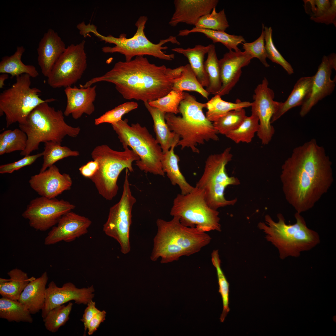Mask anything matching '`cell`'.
I'll use <instances>...</instances> for the list:
<instances>
[{
    "mask_svg": "<svg viewBox=\"0 0 336 336\" xmlns=\"http://www.w3.org/2000/svg\"><path fill=\"white\" fill-rule=\"evenodd\" d=\"M280 175L287 202L301 213L312 208L332 185V162L324 148L312 139L293 150Z\"/></svg>",
    "mask_w": 336,
    "mask_h": 336,
    "instance_id": "1",
    "label": "cell"
},
{
    "mask_svg": "<svg viewBox=\"0 0 336 336\" xmlns=\"http://www.w3.org/2000/svg\"><path fill=\"white\" fill-rule=\"evenodd\" d=\"M177 78L173 69L156 65L143 56H137L129 61L118 62L104 74L91 79L81 86L85 88L97 82H107L114 84L126 99L148 102L169 93Z\"/></svg>",
    "mask_w": 336,
    "mask_h": 336,
    "instance_id": "2",
    "label": "cell"
},
{
    "mask_svg": "<svg viewBox=\"0 0 336 336\" xmlns=\"http://www.w3.org/2000/svg\"><path fill=\"white\" fill-rule=\"evenodd\" d=\"M156 225L157 231L150 256L153 261L159 258L162 264L177 261L199 252L211 240L206 232L183 225L177 217L169 221L158 219Z\"/></svg>",
    "mask_w": 336,
    "mask_h": 336,
    "instance_id": "3",
    "label": "cell"
},
{
    "mask_svg": "<svg viewBox=\"0 0 336 336\" xmlns=\"http://www.w3.org/2000/svg\"><path fill=\"white\" fill-rule=\"evenodd\" d=\"M206 107V103L198 101L194 96L184 92L179 107L181 116L166 114L165 120L170 130L181 138L176 146H180L181 149L190 148L193 152L199 153L198 144H203L210 140H219L218 132L203 113V109Z\"/></svg>",
    "mask_w": 336,
    "mask_h": 336,
    "instance_id": "4",
    "label": "cell"
},
{
    "mask_svg": "<svg viewBox=\"0 0 336 336\" xmlns=\"http://www.w3.org/2000/svg\"><path fill=\"white\" fill-rule=\"evenodd\" d=\"M48 103L38 105L24 123L19 124V128L26 134L28 138L26 147L21 152V156L29 155L38 149L41 142H53L61 144L65 136L74 138L79 134L80 128L68 125L64 120L62 111L56 110Z\"/></svg>",
    "mask_w": 336,
    "mask_h": 336,
    "instance_id": "5",
    "label": "cell"
},
{
    "mask_svg": "<svg viewBox=\"0 0 336 336\" xmlns=\"http://www.w3.org/2000/svg\"><path fill=\"white\" fill-rule=\"evenodd\" d=\"M278 221L275 222L268 215L265 217L267 225L259 222L258 226L266 234L267 240L278 250L280 257L284 259L289 256L298 257L302 251L313 248L320 242L318 233L307 226L301 213L295 214L296 222L287 224L281 213L277 215Z\"/></svg>",
    "mask_w": 336,
    "mask_h": 336,
    "instance_id": "6",
    "label": "cell"
},
{
    "mask_svg": "<svg viewBox=\"0 0 336 336\" xmlns=\"http://www.w3.org/2000/svg\"><path fill=\"white\" fill-rule=\"evenodd\" d=\"M123 148L130 147L140 157L135 164L141 171L164 176L161 160L163 154L160 146L147 128L138 123L128 124L127 119L111 124Z\"/></svg>",
    "mask_w": 336,
    "mask_h": 336,
    "instance_id": "7",
    "label": "cell"
},
{
    "mask_svg": "<svg viewBox=\"0 0 336 336\" xmlns=\"http://www.w3.org/2000/svg\"><path fill=\"white\" fill-rule=\"evenodd\" d=\"M123 151H118L106 144L96 147L91 156L97 161L99 168L90 179L95 184L99 194L106 200H112L117 195L118 177L125 169L133 172L132 164L140 157L128 147Z\"/></svg>",
    "mask_w": 336,
    "mask_h": 336,
    "instance_id": "8",
    "label": "cell"
},
{
    "mask_svg": "<svg viewBox=\"0 0 336 336\" xmlns=\"http://www.w3.org/2000/svg\"><path fill=\"white\" fill-rule=\"evenodd\" d=\"M147 20L146 16H140L135 24L137 28L136 33L132 37L129 38H127L126 35L124 33L121 34L119 37L111 35L104 36L100 34L96 29L93 30L92 33L101 41L115 44L114 47H103L102 50L103 52L119 53L124 55L126 61H131L134 57L145 55L166 60H172L175 58V55L165 54L162 50L168 49V47L163 45L168 42L178 45L180 43L175 36H173L160 40L157 44L152 42L147 37L144 33L145 25Z\"/></svg>",
    "mask_w": 336,
    "mask_h": 336,
    "instance_id": "9",
    "label": "cell"
},
{
    "mask_svg": "<svg viewBox=\"0 0 336 336\" xmlns=\"http://www.w3.org/2000/svg\"><path fill=\"white\" fill-rule=\"evenodd\" d=\"M231 150V147H228L220 153L211 154L208 156L205 161L203 173L195 186L203 190L207 204L215 210L233 205L237 201L236 198L227 200L224 196L225 189L228 186L240 184L237 178L229 176L226 172V166L233 157Z\"/></svg>",
    "mask_w": 336,
    "mask_h": 336,
    "instance_id": "10",
    "label": "cell"
},
{
    "mask_svg": "<svg viewBox=\"0 0 336 336\" xmlns=\"http://www.w3.org/2000/svg\"><path fill=\"white\" fill-rule=\"evenodd\" d=\"M31 77L24 74L16 77L12 86L0 94V115L5 116L7 128L13 124L24 123L29 114L38 105L54 101L50 98L44 100L40 97L41 91L31 87Z\"/></svg>",
    "mask_w": 336,
    "mask_h": 336,
    "instance_id": "11",
    "label": "cell"
},
{
    "mask_svg": "<svg viewBox=\"0 0 336 336\" xmlns=\"http://www.w3.org/2000/svg\"><path fill=\"white\" fill-rule=\"evenodd\" d=\"M170 215L179 218L184 226L196 227L204 232L221 231L219 212L207 204L203 190L196 187L191 192L178 194L174 199Z\"/></svg>",
    "mask_w": 336,
    "mask_h": 336,
    "instance_id": "12",
    "label": "cell"
},
{
    "mask_svg": "<svg viewBox=\"0 0 336 336\" xmlns=\"http://www.w3.org/2000/svg\"><path fill=\"white\" fill-rule=\"evenodd\" d=\"M128 174V170L126 169L122 195L118 202L110 208L107 220L103 226L104 232L117 241L124 254L128 253L131 249L129 235L132 210L136 202L131 191Z\"/></svg>",
    "mask_w": 336,
    "mask_h": 336,
    "instance_id": "13",
    "label": "cell"
},
{
    "mask_svg": "<svg viewBox=\"0 0 336 336\" xmlns=\"http://www.w3.org/2000/svg\"><path fill=\"white\" fill-rule=\"evenodd\" d=\"M85 41L66 47L47 77L49 85L54 88L71 86L79 80L86 70L87 56Z\"/></svg>",
    "mask_w": 336,
    "mask_h": 336,
    "instance_id": "14",
    "label": "cell"
},
{
    "mask_svg": "<svg viewBox=\"0 0 336 336\" xmlns=\"http://www.w3.org/2000/svg\"><path fill=\"white\" fill-rule=\"evenodd\" d=\"M75 206L68 201L44 197L32 199L22 214L30 226L35 230L45 231L54 226L65 214Z\"/></svg>",
    "mask_w": 336,
    "mask_h": 336,
    "instance_id": "15",
    "label": "cell"
},
{
    "mask_svg": "<svg viewBox=\"0 0 336 336\" xmlns=\"http://www.w3.org/2000/svg\"><path fill=\"white\" fill-rule=\"evenodd\" d=\"M268 82L264 77L255 88L252 102L251 114L259 118V127L257 135L264 145L268 144L275 133L271 124L273 115L278 110L281 102L274 100V93L268 86Z\"/></svg>",
    "mask_w": 336,
    "mask_h": 336,
    "instance_id": "16",
    "label": "cell"
},
{
    "mask_svg": "<svg viewBox=\"0 0 336 336\" xmlns=\"http://www.w3.org/2000/svg\"><path fill=\"white\" fill-rule=\"evenodd\" d=\"M94 292L93 285L78 288L72 283L68 282L62 287H58L54 281H52L45 290L41 316L44 319L53 309L71 301L74 300L78 304L87 305L94 297Z\"/></svg>",
    "mask_w": 336,
    "mask_h": 336,
    "instance_id": "17",
    "label": "cell"
},
{
    "mask_svg": "<svg viewBox=\"0 0 336 336\" xmlns=\"http://www.w3.org/2000/svg\"><path fill=\"white\" fill-rule=\"evenodd\" d=\"M336 68V55L332 53L323 57L314 79L310 96L301 105L300 115L303 117L320 100L330 95L335 86V81L331 79L332 70Z\"/></svg>",
    "mask_w": 336,
    "mask_h": 336,
    "instance_id": "18",
    "label": "cell"
},
{
    "mask_svg": "<svg viewBox=\"0 0 336 336\" xmlns=\"http://www.w3.org/2000/svg\"><path fill=\"white\" fill-rule=\"evenodd\" d=\"M29 183L31 188L40 196L53 198L70 190L72 181L69 174L61 173L58 167L54 165L31 176Z\"/></svg>",
    "mask_w": 336,
    "mask_h": 336,
    "instance_id": "19",
    "label": "cell"
},
{
    "mask_svg": "<svg viewBox=\"0 0 336 336\" xmlns=\"http://www.w3.org/2000/svg\"><path fill=\"white\" fill-rule=\"evenodd\" d=\"M91 224L88 218L72 211L64 215L52 227L44 239L46 245L61 241L69 242L86 234Z\"/></svg>",
    "mask_w": 336,
    "mask_h": 336,
    "instance_id": "20",
    "label": "cell"
},
{
    "mask_svg": "<svg viewBox=\"0 0 336 336\" xmlns=\"http://www.w3.org/2000/svg\"><path fill=\"white\" fill-rule=\"evenodd\" d=\"M253 58L248 53L232 50L224 54L219 60L222 86L218 93L221 96L228 94L239 81L242 68Z\"/></svg>",
    "mask_w": 336,
    "mask_h": 336,
    "instance_id": "21",
    "label": "cell"
},
{
    "mask_svg": "<svg viewBox=\"0 0 336 336\" xmlns=\"http://www.w3.org/2000/svg\"><path fill=\"white\" fill-rule=\"evenodd\" d=\"M218 0H175V11L169 24L175 27L180 23L194 26L204 15L216 7Z\"/></svg>",
    "mask_w": 336,
    "mask_h": 336,
    "instance_id": "22",
    "label": "cell"
},
{
    "mask_svg": "<svg viewBox=\"0 0 336 336\" xmlns=\"http://www.w3.org/2000/svg\"><path fill=\"white\" fill-rule=\"evenodd\" d=\"M66 48L63 41L54 30L50 28L44 34L39 42L37 52L38 64L44 77H48Z\"/></svg>",
    "mask_w": 336,
    "mask_h": 336,
    "instance_id": "23",
    "label": "cell"
},
{
    "mask_svg": "<svg viewBox=\"0 0 336 336\" xmlns=\"http://www.w3.org/2000/svg\"><path fill=\"white\" fill-rule=\"evenodd\" d=\"M96 85L86 88L76 86L66 87L64 91L67 104L64 115L71 114L73 119H77L84 114H92L95 110L94 102L96 97Z\"/></svg>",
    "mask_w": 336,
    "mask_h": 336,
    "instance_id": "24",
    "label": "cell"
},
{
    "mask_svg": "<svg viewBox=\"0 0 336 336\" xmlns=\"http://www.w3.org/2000/svg\"><path fill=\"white\" fill-rule=\"evenodd\" d=\"M48 280L47 273L44 272L37 278L30 281L20 295L18 301L22 304L31 314L42 309L45 299L46 286Z\"/></svg>",
    "mask_w": 336,
    "mask_h": 336,
    "instance_id": "25",
    "label": "cell"
},
{
    "mask_svg": "<svg viewBox=\"0 0 336 336\" xmlns=\"http://www.w3.org/2000/svg\"><path fill=\"white\" fill-rule=\"evenodd\" d=\"M144 103L153 120L156 139L160 144L163 154H165L170 150L174 144H177L180 138L169 128L165 120L166 113L150 106L148 102Z\"/></svg>",
    "mask_w": 336,
    "mask_h": 336,
    "instance_id": "26",
    "label": "cell"
},
{
    "mask_svg": "<svg viewBox=\"0 0 336 336\" xmlns=\"http://www.w3.org/2000/svg\"><path fill=\"white\" fill-rule=\"evenodd\" d=\"M314 76L303 77L296 83L293 89L287 100L281 102L277 111L273 115L271 120L273 123L292 108L302 105L307 100L310 94Z\"/></svg>",
    "mask_w": 336,
    "mask_h": 336,
    "instance_id": "27",
    "label": "cell"
},
{
    "mask_svg": "<svg viewBox=\"0 0 336 336\" xmlns=\"http://www.w3.org/2000/svg\"><path fill=\"white\" fill-rule=\"evenodd\" d=\"M177 144H174L168 152L163 154L161 160L162 167L171 184L177 185L181 190V194H186L193 191L195 187L187 181L180 170L178 165L180 157L174 152V148Z\"/></svg>",
    "mask_w": 336,
    "mask_h": 336,
    "instance_id": "28",
    "label": "cell"
},
{
    "mask_svg": "<svg viewBox=\"0 0 336 336\" xmlns=\"http://www.w3.org/2000/svg\"><path fill=\"white\" fill-rule=\"evenodd\" d=\"M210 44L204 46L200 44L195 45L192 48L184 49L175 48L172 49V51L181 54L186 57L189 64L198 81L203 87L208 86V77L204 68V58L207 54Z\"/></svg>",
    "mask_w": 336,
    "mask_h": 336,
    "instance_id": "29",
    "label": "cell"
},
{
    "mask_svg": "<svg viewBox=\"0 0 336 336\" xmlns=\"http://www.w3.org/2000/svg\"><path fill=\"white\" fill-rule=\"evenodd\" d=\"M7 274L10 279L0 278V294L2 297L18 301L26 287L35 278H29L26 273L16 268Z\"/></svg>",
    "mask_w": 336,
    "mask_h": 336,
    "instance_id": "30",
    "label": "cell"
},
{
    "mask_svg": "<svg viewBox=\"0 0 336 336\" xmlns=\"http://www.w3.org/2000/svg\"><path fill=\"white\" fill-rule=\"evenodd\" d=\"M25 50L23 46H18L13 55L3 57L0 62V73L10 74L12 77L24 74L33 78L37 77L39 73L35 67L32 65H26L21 61Z\"/></svg>",
    "mask_w": 336,
    "mask_h": 336,
    "instance_id": "31",
    "label": "cell"
},
{
    "mask_svg": "<svg viewBox=\"0 0 336 336\" xmlns=\"http://www.w3.org/2000/svg\"><path fill=\"white\" fill-rule=\"evenodd\" d=\"M193 33H200L212 40L213 43L220 42L223 44L229 50H234L238 51L240 50L238 46L245 42L243 37L241 35H231L225 31L205 29L194 27L190 30L184 29L179 31V36H186Z\"/></svg>",
    "mask_w": 336,
    "mask_h": 336,
    "instance_id": "32",
    "label": "cell"
},
{
    "mask_svg": "<svg viewBox=\"0 0 336 336\" xmlns=\"http://www.w3.org/2000/svg\"><path fill=\"white\" fill-rule=\"evenodd\" d=\"M206 103V116L211 122H214L231 110L250 107L252 103L237 100L235 103L225 101L218 94L215 95Z\"/></svg>",
    "mask_w": 336,
    "mask_h": 336,
    "instance_id": "33",
    "label": "cell"
},
{
    "mask_svg": "<svg viewBox=\"0 0 336 336\" xmlns=\"http://www.w3.org/2000/svg\"><path fill=\"white\" fill-rule=\"evenodd\" d=\"M31 314L25 306L18 301L3 297L0 299V318L9 322H21L31 323Z\"/></svg>",
    "mask_w": 336,
    "mask_h": 336,
    "instance_id": "34",
    "label": "cell"
},
{
    "mask_svg": "<svg viewBox=\"0 0 336 336\" xmlns=\"http://www.w3.org/2000/svg\"><path fill=\"white\" fill-rule=\"evenodd\" d=\"M207 54V59L204 62V68L208 77L209 84L205 89L209 94L215 95L220 91L222 83L219 60L214 44H210Z\"/></svg>",
    "mask_w": 336,
    "mask_h": 336,
    "instance_id": "35",
    "label": "cell"
},
{
    "mask_svg": "<svg viewBox=\"0 0 336 336\" xmlns=\"http://www.w3.org/2000/svg\"><path fill=\"white\" fill-rule=\"evenodd\" d=\"M42 153L43 162L40 172L44 171L64 158L79 155L78 151L72 150L66 146H61L60 143L53 142L44 143V150Z\"/></svg>",
    "mask_w": 336,
    "mask_h": 336,
    "instance_id": "36",
    "label": "cell"
},
{
    "mask_svg": "<svg viewBox=\"0 0 336 336\" xmlns=\"http://www.w3.org/2000/svg\"><path fill=\"white\" fill-rule=\"evenodd\" d=\"M172 90L195 91L207 100L210 94L200 83L189 64L183 66L181 76L174 80Z\"/></svg>",
    "mask_w": 336,
    "mask_h": 336,
    "instance_id": "37",
    "label": "cell"
},
{
    "mask_svg": "<svg viewBox=\"0 0 336 336\" xmlns=\"http://www.w3.org/2000/svg\"><path fill=\"white\" fill-rule=\"evenodd\" d=\"M259 127L258 118L251 114L250 116H247L238 128L225 136L236 144L240 142L249 143L258 132Z\"/></svg>",
    "mask_w": 336,
    "mask_h": 336,
    "instance_id": "38",
    "label": "cell"
},
{
    "mask_svg": "<svg viewBox=\"0 0 336 336\" xmlns=\"http://www.w3.org/2000/svg\"><path fill=\"white\" fill-rule=\"evenodd\" d=\"M73 303L69 302L67 306L64 304L57 306L49 311L43 319L46 329L54 333L63 326L69 319V315L72 309Z\"/></svg>",
    "mask_w": 336,
    "mask_h": 336,
    "instance_id": "39",
    "label": "cell"
},
{
    "mask_svg": "<svg viewBox=\"0 0 336 336\" xmlns=\"http://www.w3.org/2000/svg\"><path fill=\"white\" fill-rule=\"evenodd\" d=\"M247 116L244 108L234 110L213 122V124L218 133L226 135L238 128Z\"/></svg>",
    "mask_w": 336,
    "mask_h": 336,
    "instance_id": "40",
    "label": "cell"
},
{
    "mask_svg": "<svg viewBox=\"0 0 336 336\" xmlns=\"http://www.w3.org/2000/svg\"><path fill=\"white\" fill-rule=\"evenodd\" d=\"M211 261L216 269L219 285V292L221 294L222 299L223 308L220 320L222 322H223L230 311L229 307V285L221 267V261L218 250H214L212 252Z\"/></svg>",
    "mask_w": 336,
    "mask_h": 336,
    "instance_id": "41",
    "label": "cell"
},
{
    "mask_svg": "<svg viewBox=\"0 0 336 336\" xmlns=\"http://www.w3.org/2000/svg\"><path fill=\"white\" fill-rule=\"evenodd\" d=\"M194 26L197 28L225 31L229 25L224 9L217 12L214 7L210 13L201 17Z\"/></svg>",
    "mask_w": 336,
    "mask_h": 336,
    "instance_id": "42",
    "label": "cell"
},
{
    "mask_svg": "<svg viewBox=\"0 0 336 336\" xmlns=\"http://www.w3.org/2000/svg\"><path fill=\"white\" fill-rule=\"evenodd\" d=\"M184 92L171 90L165 96L157 99L148 102L151 106L166 113L177 114L180 113L179 107L184 97Z\"/></svg>",
    "mask_w": 336,
    "mask_h": 336,
    "instance_id": "43",
    "label": "cell"
},
{
    "mask_svg": "<svg viewBox=\"0 0 336 336\" xmlns=\"http://www.w3.org/2000/svg\"><path fill=\"white\" fill-rule=\"evenodd\" d=\"M264 32L267 58L272 62L281 65L289 75L293 74L294 70L292 65L283 57L274 44L271 27L264 26Z\"/></svg>",
    "mask_w": 336,
    "mask_h": 336,
    "instance_id": "44",
    "label": "cell"
},
{
    "mask_svg": "<svg viewBox=\"0 0 336 336\" xmlns=\"http://www.w3.org/2000/svg\"><path fill=\"white\" fill-rule=\"evenodd\" d=\"M137 103L134 101L127 102L121 104L114 109L106 112L95 120L96 125L104 123L111 124L122 120V116L138 107Z\"/></svg>",
    "mask_w": 336,
    "mask_h": 336,
    "instance_id": "45",
    "label": "cell"
},
{
    "mask_svg": "<svg viewBox=\"0 0 336 336\" xmlns=\"http://www.w3.org/2000/svg\"><path fill=\"white\" fill-rule=\"evenodd\" d=\"M264 25L262 24V31L260 36L256 40L251 43L244 42L242 43L243 49L248 53L253 58H258L266 67L270 65L266 61L267 54L265 46Z\"/></svg>",
    "mask_w": 336,
    "mask_h": 336,
    "instance_id": "46",
    "label": "cell"
},
{
    "mask_svg": "<svg viewBox=\"0 0 336 336\" xmlns=\"http://www.w3.org/2000/svg\"><path fill=\"white\" fill-rule=\"evenodd\" d=\"M27 139L26 134L20 128L8 130L6 153L24 151L27 146Z\"/></svg>",
    "mask_w": 336,
    "mask_h": 336,
    "instance_id": "47",
    "label": "cell"
},
{
    "mask_svg": "<svg viewBox=\"0 0 336 336\" xmlns=\"http://www.w3.org/2000/svg\"><path fill=\"white\" fill-rule=\"evenodd\" d=\"M304 7L310 17H318L323 15L331 6L332 0H305Z\"/></svg>",
    "mask_w": 336,
    "mask_h": 336,
    "instance_id": "48",
    "label": "cell"
},
{
    "mask_svg": "<svg viewBox=\"0 0 336 336\" xmlns=\"http://www.w3.org/2000/svg\"><path fill=\"white\" fill-rule=\"evenodd\" d=\"M42 156V153L32 155H29L25 156L24 157L17 161L2 165L0 166V173L11 174L24 167L31 165Z\"/></svg>",
    "mask_w": 336,
    "mask_h": 336,
    "instance_id": "49",
    "label": "cell"
},
{
    "mask_svg": "<svg viewBox=\"0 0 336 336\" xmlns=\"http://www.w3.org/2000/svg\"><path fill=\"white\" fill-rule=\"evenodd\" d=\"M314 21L326 25L333 24L336 27V1L332 0L331 5L329 9L321 16L310 17Z\"/></svg>",
    "mask_w": 336,
    "mask_h": 336,
    "instance_id": "50",
    "label": "cell"
},
{
    "mask_svg": "<svg viewBox=\"0 0 336 336\" xmlns=\"http://www.w3.org/2000/svg\"><path fill=\"white\" fill-rule=\"evenodd\" d=\"M100 311L96 307V303L92 300L87 304V307L85 310L82 318L81 320L84 324L85 331L87 330L89 324L93 316Z\"/></svg>",
    "mask_w": 336,
    "mask_h": 336,
    "instance_id": "51",
    "label": "cell"
},
{
    "mask_svg": "<svg viewBox=\"0 0 336 336\" xmlns=\"http://www.w3.org/2000/svg\"><path fill=\"white\" fill-rule=\"evenodd\" d=\"M106 314L105 310H100L93 316L88 325L87 330L89 335H92L97 330L100 324L104 322L105 319Z\"/></svg>",
    "mask_w": 336,
    "mask_h": 336,
    "instance_id": "52",
    "label": "cell"
},
{
    "mask_svg": "<svg viewBox=\"0 0 336 336\" xmlns=\"http://www.w3.org/2000/svg\"><path fill=\"white\" fill-rule=\"evenodd\" d=\"M99 168L97 161L95 160L91 161L81 166L79 170L81 174L84 177L90 179L97 172Z\"/></svg>",
    "mask_w": 336,
    "mask_h": 336,
    "instance_id": "53",
    "label": "cell"
},
{
    "mask_svg": "<svg viewBox=\"0 0 336 336\" xmlns=\"http://www.w3.org/2000/svg\"><path fill=\"white\" fill-rule=\"evenodd\" d=\"M8 130L4 131L0 134V155L6 153L7 146Z\"/></svg>",
    "mask_w": 336,
    "mask_h": 336,
    "instance_id": "54",
    "label": "cell"
},
{
    "mask_svg": "<svg viewBox=\"0 0 336 336\" xmlns=\"http://www.w3.org/2000/svg\"><path fill=\"white\" fill-rule=\"evenodd\" d=\"M8 75L7 73H1L0 75V88H2L5 85V80L8 78Z\"/></svg>",
    "mask_w": 336,
    "mask_h": 336,
    "instance_id": "55",
    "label": "cell"
}]
</instances>
